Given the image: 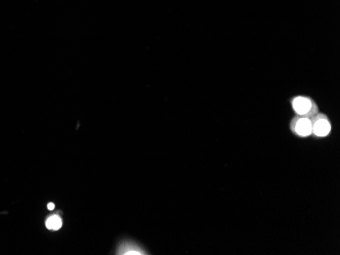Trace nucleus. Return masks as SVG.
<instances>
[{"label":"nucleus","instance_id":"nucleus-1","mask_svg":"<svg viewBox=\"0 0 340 255\" xmlns=\"http://www.w3.org/2000/svg\"><path fill=\"white\" fill-rule=\"evenodd\" d=\"M291 108L299 116L312 118L319 113V108L316 102L306 96H297L291 100Z\"/></svg>","mask_w":340,"mask_h":255},{"label":"nucleus","instance_id":"nucleus-2","mask_svg":"<svg viewBox=\"0 0 340 255\" xmlns=\"http://www.w3.org/2000/svg\"><path fill=\"white\" fill-rule=\"evenodd\" d=\"M312 134L318 137H325L331 132V122L329 118L322 113H317L311 118Z\"/></svg>","mask_w":340,"mask_h":255},{"label":"nucleus","instance_id":"nucleus-3","mask_svg":"<svg viewBox=\"0 0 340 255\" xmlns=\"http://www.w3.org/2000/svg\"><path fill=\"white\" fill-rule=\"evenodd\" d=\"M290 129L300 137L312 135V120L309 117L297 115L290 122Z\"/></svg>","mask_w":340,"mask_h":255},{"label":"nucleus","instance_id":"nucleus-4","mask_svg":"<svg viewBox=\"0 0 340 255\" xmlns=\"http://www.w3.org/2000/svg\"><path fill=\"white\" fill-rule=\"evenodd\" d=\"M117 254H146L145 251L138 245L135 244L131 241L128 242H123L118 250H117Z\"/></svg>","mask_w":340,"mask_h":255},{"label":"nucleus","instance_id":"nucleus-5","mask_svg":"<svg viewBox=\"0 0 340 255\" xmlns=\"http://www.w3.org/2000/svg\"><path fill=\"white\" fill-rule=\"evenodd\" d=\"M62 226V221L59 216H51L46 221V227L49 230H59Z\"/></svg>","mask_w":340,"mask_h":255},{"label":"nucleus","instance_id":"nucleus-6","mask_svg":"<svg viewBox=\"0 0 340 255\" xmlns=\"http://www.w3.org/2000/svg\"><path fill=\"white\" fill-rule=\"evenodd\" d=\"M47 208H48V210H50V211H52V210H54V208H55V206H54V204H53L52 202H50V203H48V205H47Z\"/></svg>","mask_w":340,"mask_h":255}]
</instances>
